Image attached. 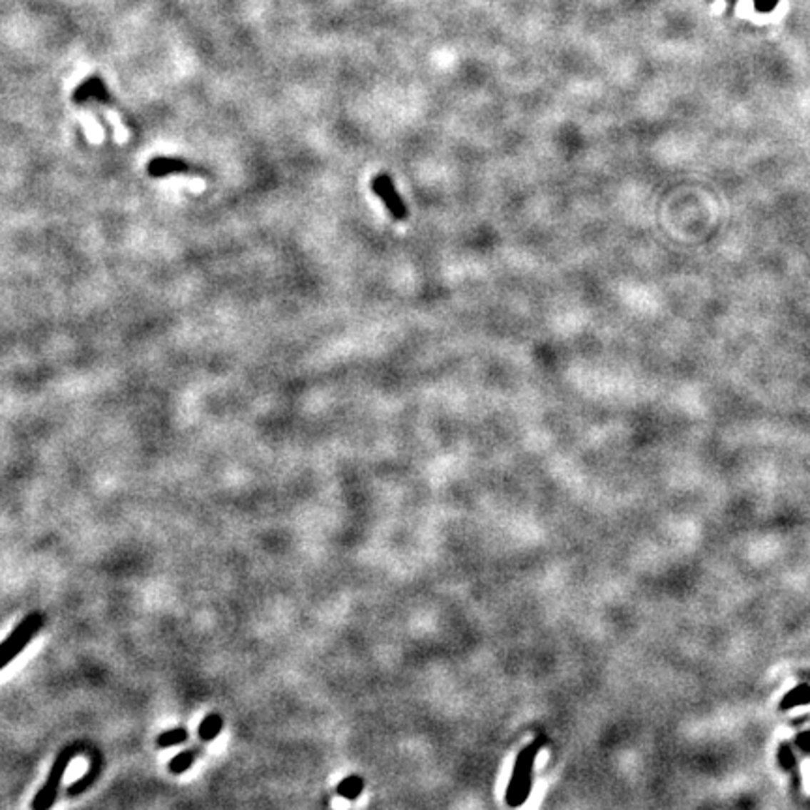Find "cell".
Listing matches in <instances>:
<instances>
[{
  "instance_id": "cell-11",
  "label": "cell",
  "mask_w": 810,
  "mask_h": 810,
  "mask_svg": "<svg viewBox=\"0 0 810 810\" xmlns=\"http://www.w3.org/2000/svg\"><path fill=\"white\" fill-rule=\"evenodd\" d=\"M186 739H188V731L184 730V728H173V730H167L163 731V734L158 735L156 745L160 746V749H167V746L181 745V743H184Z\"/></svg>"
},
{
  "instance_id": "cell-10",
  "label": "cell",
  "mask_w": 810,
  "mask_h": 810,
  "mask_svg": "<svg viewBox=\"0 0 810 810\" xmlns=\"http://www.w3.org/2000/svg\"><path fill=\"white\" fill-rule=\"evenodd\" d=\"M196 760H197V750L196 749L184 750V752L176 754L175 758L169 761V771H171L173 775H182V773H186V771L190 769Z\"/></svg>"
},
{
  "instance_id": "cell-14",
  "label": "cell",
  "mask_w": 810,
  "mask_h": 810,
  "mask_svg": "<svg viewBox=\"0 0 810 810\" xmlns=\"http://www.w3.org/2000/svg\"><path fill=\"white\" fill-rule=\"evenodd\" d=\"M795 745L799 746L805 754H810V730L803 731V734H799V737L795 739Z\"/></svg>"
},
{
  "instance_id": "cell-4",
  "label": "cell",
  "mask_w": 810,
  "mask_h": 810,
  "mask_svg": "<svg viewBox=\"0 0 810 810\" xmlns=\"http://www.w3.org/2000/svg\"><path fill=\"white\" fill-rule=\"evenodd\" d=\"M372 190L375 191V196L385 203L387 211L390 212V216L396 220H405L409 216L407 205L403 203L400 193L394 188V182L390 176L387 175H378L372 178Z\"/></svg>"
},
{
  "instance_id": "cell-15",
  "label": "cell",
  "mask_w": 810,
  "mask_h": 810,
  "mask_svg": "<svg viewBox=\"0 0 810 810\" xmlns=\"http://www.w3.org/2000/svg\"><path fill=\"white\" fill-rule=\"evenodd\" d=\"M709 2H713V0H709ZM737 4V0H728V16H730L731 11H734V6Z\"/></svg>"
},
{
  "instance_id": "cell-7",
  "label": "cell",
  "mask_w": 810,
  "mask_h": 810,
  "mask_svg": "<svg viewBox=\"0 0 810 810\" xmlns=\"http://www.w3.org/2000/svg\"><path fill=\"white\" fill-rule=\"evenodd\" d=\"M805 704H810V684L803 683V684H797L795 689H791L784 698L780 699L779 709L788 711L797 707V705H805Z\"/></svg>"
},
{
  "instance_id": "cell-12",
  "label": "cell",
  "mask_w": 810,
  "mask_h": 810,
  "mask_svg": "<svg viewBox=\"0 0 810 810\" xmlns=\"http://www.w3.org/2000/svg\"><path fill=\"white\" fill-rule=\"evenodd\" d=\"M776 758H779L780 767L786 771H794L795 765H797V760H795L794 752H791V746L788 745V743H782V745L779 746V754H776Z\"/></svg>"
},
{
  "instance_id": "cell-5",
  "label": "cell",
  "mask_w": 810,
  "mask_h": 810,
  "mask_svg": "<svg viewBox=\"0 0 810 810\" xmlns=\"http://www.w3.org/2000/svg\"><path fill=\"white\" fill-rule=\"evenodd\" d=\"M74 101L77 103H86V101H100V103H111L113 98L107 91L106 83L101 77H88L85 83H81L74 92Z\"/></svg>"
},
{
  "instance_id": "cell-1",
  "label": "cell",
  "mask_w": 810,
  "mask_h": 810,
  "mask_svg": "<svg viewBox=\"0 0 810 810\" xmlns=\"http://www.w3.org/2000/svg\"><path fill=\"white\" fill-rule=\"evenodd\" d=\"M540 745H542L540 741H535V743L520 750L516 764H514L512 776H510V782L507 786V794H505L507 805L510 809H518V806L525 805V801L531 795V788H533V765L535 758L539 754Z\"/></svg>"
},
{
  "instance_id": "cell-3",
  "label": "cell",
  "mask_w": 810,
  "mask_h": 810,
  "mask_svg": "<svg viewBox=\"0 0 810 810\" xmlns=\"http://www.w3.org/2000/svg\"><path fill=\"white\" fill-rule=\"evenodd\" d=\"M77 752H79V750H77L76 745L68 746V749L59 752V756L55 758V764L51 765L49 775H47L46 779V784L41 786L40 790H38V794L34 795V799H32V805H31L32 810H51V806L55 805L56 795H59V790H61L66 769H68L70 760L77 754Z\"/></svg>"
},
{
  "instance_id": "cell-13",
  "label": "cell",
  "mask_w": 810,
  "mask_h": 810,
  "mask_svg": "<svg viewBox=\"0 0 810 810\" xmlns=\"http://www.w3.org/2000/svg\"><path fill=\"white\" fill-rule=\"evenodd\" d=\"M779 4V0H754V10L760 14H769Z\"/></svg>"
},
{
  "instance_id": "cell-8",
  "label": "cell",
  "mask_w": 810,
  "mask_h": 810,
  "mask_svg": "<svg viewBox=\"0 0 810 810\" xmlns=\"http://www.w3.org/2000/svg\"><path fill=\"white\" fill-rule=\"evenodd\" d=\"M223 730V719L218 713H211V715H207L205 719L201 720V724H199V737H201L203 741H214L220 735V731Z\"/></svg>"
},
{
  "instance_id": "cell-2",
  "label": "cell",
  "mask_w": 810,
  "mask_h": 810,
  "mask_svg": "<svg viewBox=\"0 0 810 810\" xmlns=\"http://www.w3.org/2000/svg\"><path fill=\"white\" fill-rule=\"evenodd\" d=\"M41 627H44V615L40 612L25 615V619L11 630L10 636L4 642H0V669H4L11 660H16L26 649V645L36 638Z\"/></svg>"
},
{
  "instance_id": "cell-9",
  "label": "cell",
  "mask_w": 810,
  "mask_h": 810,
  "mask_svg": "<svg viewBox=\"0 0 810 810\" xmlns=\"http://www.w3.org/2000/svg\"><path fill=\"white\" fill-rule=\"evenodd\" d=\"M363 791H364V780L357 775L348 776V779H343L342 782L338 784V795L343 797V799H349V801L358 799Z\"/></svg>"
},
{
  "instance_id": "cell-6",
  "label": "cell",
  "mask_w": 810,
  "mask_h": 810,
  "mask_svg": "<svg viewBox=\"0 0 810 810\" xmlns=\"http://www.w3.org/2000/svg\"><path fill=\"white\" fill-rule=\"evenodd\" d=\"M146 171L151 176L161 178V176L173 175V173H190L193 171V167L188 161L178 160V158H154V160L148 161Z\"/></svg>"
}]
</instances>
